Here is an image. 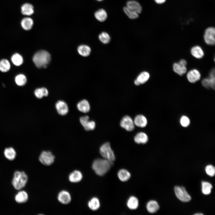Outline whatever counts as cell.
<instances>
[{
	"label": "cell",
	"instance_id": "30",
	"mask_svg": "<svg viewBox=\"0 0 215 215\" xmlns=\"http://www.w3.org/2000/svg\"><path fill=\"white\" fill-rule=\"evenodd\" d=\"M89 208L93 211L98 210L100 207V203L99 199L95 197L92 198L88 202V204Z\"/></svg>",
	"mask_w": 215,
	"mask_h": 215
},
{
	"label": "cell",
	"instance_id": "7",
	"mask_svg": "<svg viewBox=\"0 0 215 215\" xmlns=\"http://www.w3.org/2000/svg\"><path fill=\"white\" fill-rule=\"evenodd\" d=\"M215 29L214 27H209L207 28L204 36L205 43L209 45H214L215 43Z\"/></svg>",
	"mask_w": 215,
	"mask_h": 215
},
{
	"label": "cell",
	"instance_id": "43",
	"mask_svg": "<svg viewBox=\"0 0 215 215\" xmlns=\"http://www.w3.org/2000/svg\"><path fill=\"white\" fill-rule=\"evenodd\" d=\"M194 214L196 215H203V214H201V213H197V214Z\"/></svg>",
	"mask_w": 215,
	"mask_h": 215
},
{
	"label": "cell",
	"instance_id": "29",
	"mask_svg": "<svg viewBox=\"0 0 215 215\" xmlns=\"http://www.w3.org/2000/svg\"><path fill=\"white\" fill-rule=\"evenodd\" d=\"M77 50L80 55L84 57L88 56L91 52L90 47L85 45H82L79 46Z\"/></svg>",
	"mask_w": 215,
	"mask_h": 215
},
{
	"label": "cell",
	"instance_id": "25",
	"mask_svg": "<svg viewBox=\"0 0 215 215\" xmlns=\"http://www.w3.org/2000/svg\"><path fill=\"white\" fill-rule=\"evenodd\" d=\"M117 175L119 179L122 182L128 181L131 176L130 172L127 170L124 169L119 170L118 172Z\"/></svg>",
	"mask_w": 215,
	"mask_h": 215
},
{
	"label": "cell",
	"instance_id": "19",
	"mask_svg": "<svg viewBox=\"0 0 215 215\" xmlns=\"http://www.w3.org/2000/svg\"><path fill=\"white\" fill-rule=\"evenodd\" d=\"M135 142L138 144H145L148 140L147 135L143 132H139L137 133L134 138Z\"/></svg>",
	"mask_w": 215,
	"mask_h": 215
},
{
	"label": "cell",
	"instance_id": "28",
	"mask_svg": "<svg viewBox=\"0 0 215 215\" xmlns=\"http://www.w3.org/2000/svg\"><path fill=\"white\" fill-rule=\"evenodd\" d=\"M139 201L137 198L134 196H130L127 202L128 207L131 210L136 209L139 206Z\"/></svg>",
	"mask_w": 215,
	"mask_h": 215
},
{
	"label": "cell",
	"instance_id": "14",
	"mask_svg": "<svg viewBox=\"0 0 215 215\" xmlns=\"http://www.w3.org/2000/svg\"><path fill=\"white\" fill-rule=\"evenodd\" d=\"M149 77L150 75L148 72H143L138 76L134 81V83L137 85L144 84L148 80Z\"/></svg>",
	"mask_w": 215,
	"mask_h": 215
},
{
	"label": "cell",
	"instance_id": "17",
	"mask_svg": "<svg viewBox=\"0 0 215 215\" xmlns=\"http://www.w3.org/2000/svg\"><path fill=\"white\" fill-rule=\"evenodd\" d=\"M126 7L138 14L140 13L142 11V7L140 4L135 1H128L127 3Z\"/></svg>",
	"mask_w": 215,
	"mask_h": 215
},
{
	"label": "cell",
	"instance_id": "15",
	"mask_svg": "<svg viewBox=\"0 0 215 215\" xmlns=\"http://www.w3.org/2000/svg\"><path fill=\"white\" fill-rule=\"evenodd\" d=\"M133 122L135 125L140 128L145 127L147 124L146 118L143 115L141 114L137 115L135 117Z\"/></svg>",
	"mask_w": 215,
	"mask_h": 215
},
{
	"label": "cell",
	"instance_id": "42",
	"mask_svg": "<svg viewBox=\"0 0 215 215\" xmlns=\"http://www.w3.org/2000/svg\"><path fill=\"white\" fill-rule=\"evenodd\" d=\"M155 1L157 3L161 4L164 3L166 0H155Z\"/></svg>",
	"mask_w": 215,
	"mask_h": 215
},
{
	"label": "cell",
	"instance_id": "12",
	"mask_svg": "<svg viewBox=\"0 0 215 215\" xmlns=\"http://www.w3.org/2000/svg\"><path fill=\"white\" fill-rule=\"evenodd\" d=\"M187 76L189 82L194 83L200 79L201 74L197 70L194 69L189 71L187 74Z\"/></svg>",
	"mask_w": 215,
	"mask_h": 215
},
{
	"label": "cell",
	"instance_id": "24",
	"mask_svg": "<svg viewBox=\"0 0 215 215\" xmlns=\"http://www.w3.org/2000/svg\"><path fill=\"white\" fill-rule=\"evenodd\" d=\"M4 154L5 157L10 160H14L16 155L15 150L12 147L5 148L4 151Z\"/></svg>",
	"mask_w": 215,
	"mask_h": 215
},
{
	"label": "cell",
	"instance_id": "33",
	"mask_svg": "<svg viewBox=\"0 0 215 215\" xmlns=\"http://www.w3.org/2000/svg\"><path fill=\"white\" fill-rule=\"evenodd\" d=\"M10 67V64L8 61L5 59L0 61V70L3 72L8 71Z\"/></svg>",
	"mask_w": 215,
	"mask_h": 215
},
{
	"label": "cell",
	"instance_id": "16",
	"mask_svg": "<svg viewBox=\"0 0 215 215\" xmlns=\"http://www.w3.org/2000/svg\"><path fill=\"white\" fill-rule=\"evenodd\" d=\"M77 106L78 110L82 113H87L90 110V104L88 101L85 99L80 101L77 104Z\"/></svg>",
	"mask_w": 215,
	"mask_h": 215
},
{
	"label": "cell",
	"instance_id": "13",
	"mask_svg": "<svg viewBox=\"0 0 215 215\" xmlns=\"http://www.w3.org/2000/svg\"><path fill=\"white\" fill-rule=\"evenodd\" d=\"M58 199L61 203L64 204L69 203L71 200L70 194L65 191H62L59 192L58 195Z\"/></svg>",
	"mask_w": 215,
	"mask_h": 215
},
{
	"label": "cell",
	"instance_id": "4",
	"mask_svg": "<svg viewBox=\"0 0 215 215\" xmlns=\"http://www.w3.org/2000/svg\"><path fill=\"white\" fill-rule=\"evenodd\" d=\"M99 152L104 159L113 162L115 160V154L109 142H107L104 143L100 147Z\"/></svg>",
	"mask_w": 215,
	"mask_h": 215
},
{
	"label": "cell",
	"instance_id": "9",
	"mask_svg": "<svg viewBox=\"0 0 215 215\" xmlns=\"http://www.w3.org/2000/svg\"><path fill=\"white\" fill-rule=\"evenodd\" d=\"M187 62L184 59L181 60L178 63H175L173 65V71L180 76H182L187 71Z\"/></svg>",
	"mask_w": 215,
	"mask_h": 215
},
{
	"label": "cell",
	"instance_id": "5",
	"mask_svg": "<svg viewBox=\"0 0 215 215\" xmlns=\"http://www.w3.org/2000/svg\"><path fill=\"white\" fill-rule=\"evenodd\" d=\"M174 191L176 197L181 201L187 202L191 200V196L184 187L176 186L174 187Z\"/></svg>",
	"mask_w": 215,
	"mask_h": 215
},
{
	"label": "cell",
	"instance_id": "6",
	"mask_svg": "<svg viewBox=\"0 0 215 215\" xmlns=\"http://www.w3.org/2000/svg\"><path fill=\"white\" fill-rule=\"evenodd\" d=\"M54 159L55 156L50 151H43L39 157L40 162L43 164L47 166L52 165L54 162Z\"/></svg>",
	"mask_w": 215,
	"mask_h": 215
},
{
	"label": "cell",
	"instance_id": "36",
	"mask_svg": "<svg viewBox=\"0 0 215 215\" xmlns=\"http://www.w3.org/2000/svg\"><path fill=\"white\" fill-rule=\"evenodd\" d=\"M99 38L101 42L105 44L108 43L110 40L109 34L105 32H102L99 35Z\"/></svg>",
	"mask_w": 215,
	"mask_h": 215
},
{
	"label": "cell",
	"instance_id": "34",
	"mask_svg": "<svg viewBox=\"0 0 215 215\" xmlns=\"http://www.w3.org/2000/svg\"><path fill=\"white\" fill-rule=\"evenodd\" d=\"M15 81L17 85L19 86H22L26 84L27 80L26 76L24 75L19 74L16 77Z\"/></svg>",
	"mask_w": 215,
	"mask_h": 215
},
{
	"label": "cell",
	"instance_id": "27",
	"mask_svg": "<svg viewBox=\"0 0 215 215\" xmlns=\"http://www.w3.org/2000/svg\"><path fill=\"white\" fill-rule=\"evenodd\" d=\"M96 18L99 21L103 22L105 21L107 18V14L105 10L100 9L96 11L94 13Z\"/></svg>",
	"mask_w": 215,
	"mask_h": 215
},
{
	"label": "cell",
	"instance_id": "8",
	"mask_svg": "<svg viewBox=\"0 0 215 215\" xmlns=\"http://www.w3.org/2000/svg\"><path fill=\"white\" fill-rule=\"evenodd\" d=\"M134 122L132 119L128 116H125L122 119L120 125L126 130L130 131L133 130L135 127Z\"/></svg>",
	"mask_w": 215,
	"mask_h": 215
},
{
	"label": "cell",
	"instance_id": "40",
	"mask_svg": "<svg viewBox=\"0 0 215 215\" xmlns=\"http://www.w3.org/2000/svg\"><path fill=\"white\" fill-rule=\"evenodd\" d=\"M202 85L206 88L210 87V83L208 78L204 79L202 81Z\"/></svg>",
	"mask_w": 215,
	"mask_h": 215
},
{
	"label": "cell",
	"instance_id": "1",
	"mask_svg": "<svg viewBox=\"0 0 215 215\" xmlns=\"http://www.w3.org/2000/svg\"><path fill=\"white\" fill-rule=\"evenodd\" d=\"M113 164V162L104 158L97 159L94 161L92 168L96 174L102 176L110 170Z\"/></svg>",
	"mask_w": 215,
	"mask_h": 215
},
{
	"label": "cell",
	"instance_id": "2",
	"mask_svg": "<svg viewBox=\"0 0 215 215\" xmlns=\"http://www.w3.org/2000/svg\"><path fill=\"white\" fill-rule=\"evenodd\" d=\"M51 59L50 55L46 51L41 50L37 52L33 56V60L38 68H45Z\"/></svg>",
	"mask_w": 215,
	"mask_h": 215
},
{
	"label": "cell",
	"instance_id": "18",
	"mask_svg": "<svg viewBox=\"0 0 215 215\" xmlns=\"http://www.w3.org/2000/svg\"><path fill=\"white\" fill-rule=\"evenodd\" d=\"M28 196L27 193L22 191L19 192L15 197V201L18 203H22L26 202L28 200Z\"/></svg>",
	"mask_w": 215,
	"mask_h": 215
},
{
	"label": "cell",
	"instance_id": "37",
	"mask_svg": "<svg viewBox=\"0 0 215 215\" xmlns=\"http://www.w3.org/2000/svg\"><path fill=\"white\" fill-rule=\"evenodd\" d=\"M205 172L207 175L210 176H213L215 174V168L212 165H207L205 168Z\"/></svg>",
	"mask_w": 215,
	"mask_h": 215
},
{
	"label": "cell",
	"instance_id": "41",
	"mask_svg": "<svg viewBox=\"0 0 215 215\" xmlns=\"http://www.w3.org/2000/svg\"><path fill=\"white\" fill-rule=\"evenodd\" d=\"M44 96H46L48 95V92L47 89L45 87H42Z\"/></svg>",
	"mask_w": 215,
	"mask_h": 215
},
{
	"label": "cell",
	"instance_id": "26",
	"mask_svg": "<svg viewBox=\"0 0 215 215\" xmlns=\"http://www.w3.org/2000/svg\"><path fill=\"white\" fill-rule=\"evenodd\" d=\"M192 55L197 59H201L204 55V52L202 48L199 46H196L192 48L191 50Z\"/></svg>",
	"mask_w": 215,
	"mask_h": 215
},
{
	"label": "cell",
	"instance_id": "11",
	"mask_svg": "<svg viewBox=\"0 0 215 215\" xmlns=\"http://www.w3.org/2000/svg\"><path fill=\"white\" fill-rule=\"evenodd\" d=\"M55 107L58 113L61 115H65L68 112V105L63 101H58L56 104Z\"/></svg>",
	"mask_w": 215,
	"mask_h": 215
},
{
	"label": "cell",
	"instance_id": "22",
	"mask_svg": "<svg viewBox=\"0 0 215 215\" xmlns=\"http://www.w3.org/2000/svg\"><path fill=\"white\" fill-rule=\"evenodd\" d=\"M157 202L155 200L149 201L147 204L146 208L148 211L150 213L156 212L159 209Z\"/></svg>",
	"mask_w": 215,
	"mask_h": 215
},
{
	"label": "cell",
	"instance_id": "44",
	"mask_svg": "<svg viewBox=\"0 0 215 215\" xmlns=\"http://www.w3.org/2000/svg\"><path fill=\"white\" fill-rule=\"evenodd\" d=\"M96 0L98 1H103V0Z\"/></svg>",
	"mask_w": 215,
	"mask_h": 215
},
{
	"label": "cell",
	"instance_id": "10",
	"mask_svg": "<svg viewBox=\"0 0 215 215\" xmlns=\"http://www.w3.org/2000/svg\"><path fill=\"white\" fill-rule=\"evenodd\" d=\"M80 122L86 130H93L95 128V122L93 121H90L89 117L87 116L81 117Z\"/></svg>",
	"mask_w": 215,
	"mask_h": 215
},
{
	"label": "cell",
	"instance_id": "20",
	"mask_svg": "<svg viewBox=\"0 0 215 215\" xmlns=\"http://www.w3.org/2000/svg\"><path fill=\"white\" fill-rule=\"evenodd\" d=\"M82 175L80 171L75 170L71 173L69 176V181L72 182L76 183L81 181Z\"/></svg>",
	"mask_w": 215,
	"mask_h": 215
},
{
	"label": "cell",
	"instance_id": "23",
	"mask_svg": "<svg viewBox=\"0 0 215 215\" xmlns=\"http://www.w3.org/2000/svg\"><path fill=\"white\" fill-rule=\"evenodd\" d=\"M33 24V19L29 17H26L23 19L21 22V25L22 28L25 30H30Z\"/></svg>",
	"mask_w": 215,
	"mask_h": 215
},
{
	"label": "cell",
	"instance_id": "38",
	"mask_svg": "<svg viewBox=\"0 0 215 215\" xmlns=\"http://www.w3.org/2000/svg\"><path fill=\"white\" fill-rule=\"evenodd\" d=\"M180 122L183 127H187L190 124V121L187 116H184L181 117L180 120Z\"/></svg>",
	"mask_w": 215,
	"mask_h": 215
},
{
	"label": "cell",
	"instance_id": "39",
	"mask_svg": "<svg viewBox=\"0 0 215 215\" xmlns=\"http://www.w3.org/2000/svg\"><path fill=\"white\" fill-rule=\"evenodd\" d=\"M34 93L35 96L38 99H41L44 96L42 88L36 89L35 90Z\"/></svg>",
	"mask_w": 215,
	"mask_h": 215
},
{
	"label": "cell",
	"instance_id": "31",
	"mask_svg": "<svg viewBox=\"0 0 215 215\" xmlns=\"http://www.w3.org/2000/svg\"><path fill=\"white\" fill-rule=\"evenodd\" d=\"M11 60L13 64L17 66L21 65L23 62L22 57L18 53L13 54L11 57Z\"/></svg>",
	"mask_w": 215,
	"mask_h": 215
},
{
	"label": "cell",
	"instance_id": "3",
	"mask_svg": "<svg viewBox=\"0 0 215 215\" xmlns=\"http://www.w3.org/2000/svg\"><path fill=\"white\" fill-rule=\"evenodd\" d=\"M27 180V176L24 172L16 171L14 173L12 184L16 189L20 190L25 186Z\"/></svg>",
	"mask_w": 215,
	"mask_h": 215
},
{
	"label": "cell",
	"instance_id": "21",
	"mask_svg": "<svg viewBox=\"0 0 215 215\" xmlns=\"http://www.w3.org/2000/svg\"><path fill=\"white\" fill-rule=\"evenodd\" d=\"M21 13L24 15L30 16L34 13V8L33 6L28 3H26L22 6Z\"/></svg>",
	"mask_w": 215,
	"mask_h": 215
},
{
	"label": "cell",
	"instance_id": "35",
	"mask_svg": "<svg viewBox=\"0 0 215 215\" xmlns=\"http://www.w3.org/2000/svg\"><path fill=\"white\" fill-rule=\"evenodd\" d=\"M123 10L125 14L130 19H136L139 17V14L129 9L127 7H124Z\"/></svg>",
	"mask_w": 215,
	"mask_h": 215
},
{
	"label": "cell",
	"instance_id": "32",
	"mask_svg": "<svg viewBox=\"0 0 215 215\" xmlns=\"http://www.w3.org/2000/svg\"><path fill=\"white\" fill-rule=\"evenodd\" d=\"M202 192L203 194L208 195L211 193L213 187L210 183L207 182H202Z\"/></svg>",
	"mask_w": 215,
	"mask_h": 215
}]
</instances>
